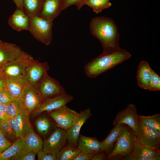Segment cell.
Here are the masks:
<instances>
[{
	"instance_id": "6da1fadb",
	"label": "cell",
	"mask_w": 160,
	"mask_h": 160,
	"mask_svg": "<svg viewBox=\"0 0 160 160\" xmlns=\"http://www.w3.org/2000/svg\"><path fill=\"white\" fill-rule=\"evenodd\" d=\"M89 27L92 35L101 43L103 53L110 52L120 48L118 27L112 19L104 16L96 17L91 20Z\"/></svg>"
},
{
	"instance_id": "f35d334b",
	"label": "cell",
	"mask_w": 160,
	"mask_h": 160,
	"mask_svg": "<svg viewBox=\"0 0 160 160\" xmlns=\"http://www.w3.org/2000/svg\"><path fill=\"white\" fill-rule=\"evenodd\" d=\"M7 104H0V122L9 119L7 112Z\"/></svg>"
},
{
	"instance_id": "d6986e66",
	"label": "cell",
	"mask_w": 160,
	"mask_h": 160,
	"mask_svg": "<svg viewBox=\"0 0 160 160\" xmlns=\"http://www.w3.org/2000/svg\"><path fill=\"white\" fill-rule=\"evenodd\" d=\"M8 24L11 28L17 31H28L30 18L23 10L17 8L9 17Z\"/></svg>"
},
{
	"instance_id": "7402d4cb",
	"label": "cell",
	"mask_w": 160,
	"mask_h": 160,
	"mask_svg": "<svg viewBox=\"0 0 160 160\" xmlns=\"http://www.w3.org/2000/svg\"><path fill=\"white\" fill-rule=\"evenodd\" d=\"M28 81L25 76L8 78L5 88L15 98H20Z\"/></svg>"
},
{
	"instance_id": "b9f144b4",
	"label": "cell",
	"mask_w": 160,
	"mask_h": 160,
	"mask_svg": "<svg viewBox=\"0 0 160 160\" xmlns=\"http://www.w3.org/2000/svg\"><path fill=\"white\" fill-rule=\"evenodd\" d=\"M7 79L2 73L0 74V90L5 87Z\"/></svg>"
},
{
	"instance_id": "44dd1931",
	"label": "cell",
	"mask_w": 160,
	"mask_h": 160,
	"mask_svg": "<svg viewBox=\"0 0 160 160\" xmlns=\"http://www.w3.org/2000/svg\"><path fill=\"white\" fill-rule=\"evenodd\" d=\"M153 70L148 63L141 61L138 65L137 72V79L139 87L148 90L152 76Z\"/></svg>"
},
{
	"instance_id": "603a6c76",
	"label": "cell",
	"mask_w": 160,
	"mask_h": 160,
	"mask_svg": "<svg viewBox=\"0 0 160 160\" xmlns=\"http://www.w3.org/2000/svg\"><path fill=\"white\" fill-rule=\"evenodd\" d=\"M77 147L81 151L90 154H95L102 151L100 142L97 139L81 134L78 139Z\"/></svg>"
},
{
	"instance_id": "d4e9b609",
	"label": "cell",
	"mask_w": 160,
	"mask_h": 160,
	"mask_svg": "<svg viewBox=\"0 0 160 160\" xmlns=\"http://www.w3.org/2000/svg\"><path fill=\"white\" fill-rule=\"evenodd\" d=\"M45 0H23V9L29 17L39 16Z\"/></svg>"
},
{
	"instance_id": "836d02e7",
	"label": "cell",
	"mask_w": 160,
	"mask_h": 160,
	"mask_svg": "<svg viewBox=\"0 0 160 160\" xmlns=\"http://www.w3.org/2000/svg\"><path fill=\"white\" fill-rule=\"evenodd\" d=\"M148 90L151 91L160 90V77L153 70Z\"/></svg>"
},
{
	"instance_id": "1f68e13d",
	"label": "cell",
	"mask_w": 160,
	"mask_h": 160,
	"mask_svg": "<svg viewBox=\"0 0 160 160\" xmlns=\"http://www.w3.org/2000/svg\"><path fill=\"white\" fill-rule=\"evenodd\" d=\"M85 5L91 7L94 12L98 14L112 5L110 1L106 0H87Z\"/></svg>"
},
{
	"instance_id": "83f0119b",
	"label": "cell",
	"mask_w": 160,
	"mask_h": 160,
	"mask_svg": "<svg viewBox=\"0 0 160 160\" xmlns=\"http://www.w3.org/2000/svg\"><path fill=\"white\" fill-rule=\"evenodd\" d=\"M145 126L160 132V114L157 113L152 116H144L137 115Z\"/></svg>"
},
{
	"instance_id": "f6af8a7d",
	"label": "cell",
	"mask_w": 160,
	"mask_h": 160,
	"mask_svg": "<svg viewBox=\"0 0 160 160\" xmlns=\"http://www.w3.org/2000/svg\"><path fill=\"white\" fill-rule=\"evenodd\" d=\"M2 42V41H1V40H0V45L1 44V42Z\"/></svg>"
},
{
	"instance_id": "7a4b0ae2",
	"label": "cell",
	"mask_w": 160,
	"mask_h": 160,
	"mask_svg": "<svg viewBox=\"0 0 160 160\" xmlns=\"http://www.w3.org/2000/svg\"><path fill=\"white\" fill-rule=\"evenodd\" d=\"M131 56L129 52L120 48L110 52H103L85 65V73L89 77L95 78L129 59Z\"/></svg>"
},
{
	"instance_id": "ab89813d",
	"label": "cell",
	"mask_w": 160,
	"mask_h": 160,
	"mask_svg": "<svg viewBox=\"0 0 160 160\" xmlns=\"http://www.w3.org/2000/svg\"><path fill=\"white\" fill-rule=\"evenodd\" d=\"M95 154H90L81 151L74 160H91Z\"/></svg>"
},
{
	"instance_id": "4dcf8cb0",
	"label": "cell",
	"mask_w": 160,
	"mask_h": 160,
	"mask_svg": "<svg viewBox=\"0 0 160 160\" xmlns=\"http://www.w3.org/2000/svg\"><path fill=\"white\" fill-rule=\"evenodd\" d=\"M0 130L5 137L12 143L18 139L8 120L0 122Z\"/></svg>"
},
{
	"instance_id": "60d3db41",
	"label": "cell",
	"mask_w": 160,
	"mask_h": 160,
	"mask_svg": "<svg viewBox=\"0 0 160 160\" xmlns=\"http://www.w3.org/2000/svg\"><path fill=\"white\" fill-rule=\"evenodd\" d=\"M106 153L103 151H100L95 153L91 160H103L106 159Z\"/></svg>"
},
{
	"instance_id": "ba28073f",
	"label": "cell",
	"mask_w": 160,
	"mask_h": 160,
	"mask_svg": "<svg viewBox=\"0 0 160 160\" xmlns=\"http://www.w3.org/2000/svg\"><path fill=\"white\" fill-rule=\"evenodd\" d=\"M67 141L66 131L57 127L49 136L43 141L42 150L56 156L65 146Z\"/></svg>"
},
{
	"instance_id": "8d00e7d4",
	"label": "cell",
	"mask_w": 160,
	"mask_h": 160,
	"mask_svg": "<svg viewBox=\"0 0 160 160\" xmlns=\"http://www.w3.org/2000/svg\"><path fill=\"white\" fill-rule=\"evenodd\" d=\"M38 160H57L56 156L50 154L42 150L37 153Z\"/></svg>"
},
{
	"instance_id": "3957f363",
	"label": "cell",
	"mask_w": 160,
	"mask_h": 160,
	"mask_svg": "<svg viewBox=\"0 0 160 160\" xmlns=\"http://www.w3.org/2000/svg\"><path fill=\"white\" fill-rule=\"evenodd\" d=\"M136 141L132 129L125 124L121 131L112 151L107 155L109 160H117L132 153Z\"/></svg>"
},
{
	"instance_id": "8fae6325",
	"label": "cell",
	"mask_w": 160,
	"mask_h": 160,
	"mask_svg": "<svg viewBox=\"0 0 160 160\" xmlns=\"http://www.w3.org/2000/svg\"><path fill=\"white\" fill-rule=\"evenodd\" d=\"M49 69L47 62L41 63L33 59L26 69L25 76L28 83L37 86L47 74Z\"/></svg>"
},
{
	"instance_id": "30bf717a",
	"label": "cell",
	"mask_w": 160,
	"mask_h": 160,
	"mask_svg": "<svg viewBox=\"0 0 160 160\" xmlns=\"http://www.w3.org/2000/svg\"><path fill=\"white\" fill-rule=\"evenodd\" d=\"M73 97L65 92L44 100L40 106L31 113L34 117L41 113L49 112L66 105L73 99Z\"/></svg>"
},
{
	"instance_id": "52a82bcc",
	"label": "cell",
	"mask_w": 160,
	"mask_h": 160,
	"mask_svg": "<svg viewBox=\"0 0 160 160\" xmlns=\"http://www.w3.org/2000/svg\"><path fill=\"white\" fill-rule=\"evenodd\" d=\"M20 99L25 111L30 114L36 109L44 100L41 95L37 86L28 82Z\"/></svg>"
},
{
	"instance_id": "ac0fdd59",
	"label": "cell",
	"mask_w": 160,
	"mask_h": 160,
	"mask_svg": "<svg viewBox=\"0 0 160 160\" xmlns=\"http://www.w3.org/2000/svg\"><path fill=\"white\" fill-rule=\"evenodd\" d=\"M160 155L159 148L146 147L136 141L130 156L131 160H152L153 157Z\"/></svg>"
},
{
	"instance_id": "bcb514c9",
	"label": "cell",
	"mask_w": 160,
	"mask_h": 160,
	"mask_svg": "<svg viewBox=\"0 0 160 160\" xmlns=\"http://www.w3.org/2000/svg\"><path fill=\"white\" fill-rule=\"evenodd\" d=\"M107 1H110V0H106Z\"/></svg>"
},
{
	"instance_id": "5b68a950",
	"label": "cell",
	"mask_w": 160,
	"mask_h": 160,
	"mask_svg": "<svg viewBox=\"0 0 160 160\" xmlns=\"http://www.w3.org/2000/svg\"><path fill=\"white\" fill-rule=\"evenodd\" d=\"M33 59L23 51L18 57L2 68V73L7 79L25 76L26 68Z\"/></svg>"
},
{
	"instance_id": "4316f807",
	"label": "cell",
	"mask_w": 160,
	"mask_h": 160,
	"mask_svg": "<svg viewBox=\"0 0 160 160\" xmlns=\"http://www.w3.org/2000/svg\"><path fill=\"white\" fill-rule=\"evenodd\" d=\"M23 150L21 138L18 139L5 151L0 153V160H9Z\"/></svg>"
},
{
	"instance_id": "e575fe53",
	"label": "cell",
	"mask_w": 160,
	"mask_h": 160,
	"mask_svg": "<svg viewBox=\"0 0 160 160\" xmlns=\"http://www.w3.org/2000/svg\"><path fill=\"white\" fill-rule=\"evenodd\" d=\"M87 0H63L62 9L63 10L72 5H75L78 10H80L85 5Z\"/></svg>"
},
{
	"instance_id": "ee69618b",
	"label": "cell",
	"mask_w": 160,
	"mask_h": 160,
	"mask_svg": "<svg viewBox=\"0 0 160 160\" xmlns=\"http://www.w3.org/2000/svg\"><path fill=\"white\" fill-rule=\"evenodd\" d=\"M2 73V68L0 67V74Z\"/></svg>"
},
{
	"instance_id": "8992f818",
	"label": "cell",
	"mask_w": 160,
	"mask_h": 160,
	"mask_svg": "<svg viewBox=\"0 0 160 160\" xmlns=\"http://www.w3.org/2000/svg\"><path fill=\"white\" fill-rule=\"evenodd\" d=\"M135 138L137 142L145 146L159 148L160 132L144 125L138 117Z\"/></svg>"
},
{
	"instance_id": "7bdbcfd3",
	"label": "cell",
	"mask_w": 160,
	"mask_h": 160,
	"mask_svg": "<svg viewBox=\"0 0 160 160\" xmlns=\"http://www.w3.org/2000/svg\"><path fill=\"white\" fill-rule=\"evenodd\" d=\"M15 4L17 8L23 9V0H12Z\"/></svg>"
},
{
	"instance_id": "f1b7e54d",
	"label": "cell",
	"mask_w": 160,
	"mask_h": 160,
	"mask_svg": "<svg viewBox=\"0 0 160 160\" xmlns=\"http://www.w3.org/2000/svg\"><path fill=\"white\" fill-rule=\"evenodd\" d=\"M25 111L20 98H15L7 104V112L9 119Z\"/></svg>"
},
{
	"instance_id": "ffe728a7",
	"label": "cell",
	"mask_w": 160,
	"mask_h": 160,
	"mask_svg": "<svg viewBox=\"0 0 160 160\" xmlns=\"http://www.w3.org/2000/svg\"><path fill=\"white\" fill-rule=\"evenodd\" d=\"M22 139L23 150L37 153L42 150L43 141L32 127L23 138Z\"/></svg>"
},
{
	"instance_id": "2e32d148",
	"label": "cell",
	"mask_w": 160,
	"mask_h": 160,
	"mask_svg": "<svg viewBox=\"0 0 160 160\" xmlns=\"http://www.w3.org/2000/svg\"><path fill=\"white\" fill-rule=\"evenodd\" d=\"M22 51L15 44L2 41L0 45V67L18 57Z\"/></svg>"
},
{
	"instance_id": "9a60e30c",
	"label": "cell",
	"mask_w": 160,
	"mask_h": 160,
	"mask_svg": "<svg viewBox=\"0 0 160 160\" xmlns=\"http://www.w3.org/2000/svg\"><path fill=\"white\" fill-rule=\"evenodd\" d=\"M30 113L25 111L10 118L8 121L18 138H23L31 127Z\"/></svg>"
},
{
	"instance_id": "4fadbf2b",
	"label": "cell",
	"mask_w": 160,
	"mask_h": 160,
	"mask_svg": "<svg viewBox=\"0 0 160 160\" xmlns=\"http://www.w3.org/2000/svg\"><path fill=\"white\" fill-rule=\"evenodd\" d=\"M92 115L89 108H87L79 113L78 117L73 124L66 130L68 145L77 147L81 128Z\"/></svg>"
},
{
	"instance_id": "7c38bea8",
	"label": "cell",
	"mask_w": 160,
	"mask_h": 160,
	"mask_svg": "<svg viewBox=\"0 0 160 160\" xmlns=\"http://www.w3.org/2000/svg\"><path fill=\"white\" fill-rule=\"evenodd\" d=\"M138 116L137 108L134 104L130 103L124 110L118 111L113 122V125L124 124L131 128L135 135Z\"/></svg>"
},
{
	"instance_id": "cb8c5ba5",
	"label": "cell",
	"mask_w": 160,
	"mask_h": 160,
	"mask_svg": "<svg viewBox=\"0 0 160 160\" xmlns=\"http://www.w3.org/2000/svg\"><path fill=\"white\" fill-rule=\"evenodd\" d=\"M125 125L121 124L114 126L105 139L100 142L101 149L106 154H108L112 150L114 144Z\"/></svg>"
},
{
	"instance_id": "5bb4252c",
	"label": "cell",
	"mask_w": 160,
	"mask_h": 160,
	"mask_svg": "<svg viewBox=\"0 0 160 160\" xmlns=\"http://www.w3.org/2000/svg\"><path fill=\"white\" fill-rule=\"evenodd\" d=\"M37 86L44 100L65 92L59 82L48 74Z\"/></svg>"
},
{
	"instance_id": "74e56055",
	"label": "cell",
	"mask_w": 160,
	"mask_h": 160,
	"mask_svg": "<svg viewBox=\"0 0 160 160\" xmlns=\"http://www.w3.org/2000/svg\"><path fill=\"white\" fill-rule=\"evenodd\" d=\"M12 143L5 137L0 130V153L9 147Z\"/></svg>"
},
{
	"instance_id": "e0dca14e",
	"label": "cell",
	"mask_w": 160,
	"mask_h": 160,
	"mask_svg": "<svg viewBox=\"0 0 160 160\" xmlns=\"http://www.w3.org/2000/svg\"><path fill=\"white\" fill-rule=\"evenodd\" d=\"M63 0H45L39 16L53 21L63 11Z\"/></svg>"
},
{
	"instance_id": "f546056e",
	"label": "cell",
	"mask_w": 160,
	"mask_h": 160,
	"mask_svg": "<svg viewBox=\"0 0 160 160\" xmlns=\"http://www.w3.org/2000/svg\"><path fill=\"white\" fill-rule=\"evenodd\" d=\"M35 125L38 132L42 135L48 134L52 129V125L48 118L43 116L35 121Z\"/></svg>"
},
{
	"instance_id": "d6a6232c",
	"label": "cell",
	"mask_w": 160,
	"mask_h": 160,
	"mask_svg": "<svg viewBox=\"0 0 160 160\" xmlns=\"http://www.w3.org/2000/svg\"><path fill=\"white\" fill-rule=\"evenodd\" d=\"M36 153L22 150L11 158V160H34Z\"/></svg>"
},
{
	"instance_id": "9c48e42d",
	"label": "cell",
	"mask_w": 160,
	"mask_h": 160,
	"mask_svg": "<svg viewBox=\"0 0 160 160\" xmlns=\"http://www.w3.org/2000/svg\"><path fill=\"white\" fill-rule=\"evenodd\" d=\"M47 112L55 122L57 127L66 131L73 124L79 114L66 105Z\"/></svg>"
},
{
	"instance_id": "484cf974",
	"label": "cell",
	"mask_w": 160,
	"mask_h": 160,
	"mask_svg": "<svg viewBox=\"0 0 160 160\" xmlns=\"http://www.w3.org/2000/svg\"><path fill=\"white\" fill-rule=\"evenodd\" d=\"M81 151L77 147L68 145L64 146L56 156L57 160H74Z\"/></svg>"
},
{
	"instance_id": "d590c367",
	"label": "cell",
	"mask_w": 160,
	"mask_h": 160,
	"mask_svg": "<svg viewBox=\"0 0 160 160\" xmlns=\"http://www.w3.org/2000/svg\"><path fill=\"white\" fill-rule=\"evenodd\" d=\"M15 99L5 87L0 90V104H7Z\"/></svg>"
},
{
	"instance_id": "277c9868",
	"label": "cell",
	"mask_w": 160,
	"mask_h": 160,
	"mask_svg": "<svg viewBox=\"0 0 160 160\" xmlns=\"http://www.w3.org/2000/svg\"><path fill=\"white\" fill-rule=\"evenodd\" d=\"M53 21L46 20L39 16L30 18L28 31L37 40L48 45L52 39Z\"/></svg>"
}]
</instances>
